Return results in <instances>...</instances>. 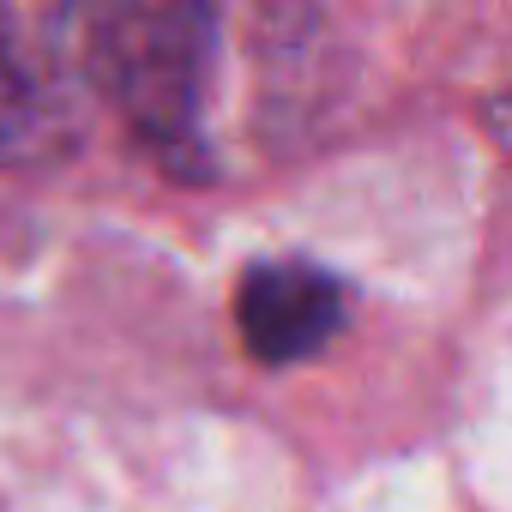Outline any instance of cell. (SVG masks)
<instances>
[{
	"instance_id": "7a4b0ae2",
	"label": "cell",
	"mask_w": 512,
	"mask_h": 512,
	"mask_svg": "<svg viewBox=\"0 0 512 512\" xmlns=\"http://www.w3.org/2000/svg\"><path fill=\"white\" fill-rule=\"evenodd\" d=\"M344 314V284L314 260H260L235 290V332L247 356L266 368H296L320 356L338 338Z\"/></svg>"
},
{
	"instance_id": "3957f363",
	"label": "cell",
	"mask_w": 512,
	"mask_h": 512,
	"mask_svg": "<svg viewBox=\"0 0 512 512\" xmlns=\"http://www.w3.org/2000/svg\"><path fill=\"white\" fill-rule=\"evenodd\" d=\"M79 115L61 79V61L25 25L13 0H0V169H43L67 157Z\"/></svg>"
},
{
	"instance_id": "6da1fadb",
	"label": "cell",
	"mask_w": 512,
	"mask_h": 512,
	"mask_svg": "<svg viewBox=\"0 0 512 512\" xmlns=\"http://www.w3.org/2000/svg\"><path fill=\"white\" fill-rule=\"evenodd\" d=\"M49 19L67 61L121 115L139 151L181 181H205L217 85L211 0H49Z\"/></svg>"
}]
</instances>
